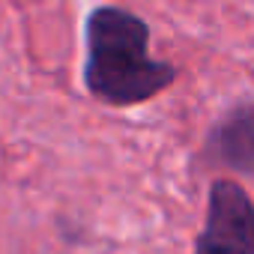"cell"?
<instances>
[{
	"label": "cell",
	"mask_w": 254,
	"mask_h": 254,
	"mask_svg": "<svg viewBox=\"0 0 254 254\" xmlns=\"http://www.w3.org/2000/svg\"><path fill=\"white\" fill-rule=\"evenodd\" d=\"M147 24L117 6H99L87 18L84 78L93 96L108 105H135L162 93L174 81V66L147 51Z\"/></svg>",
	"instance_id": "cell-1"
},
{
	"label": "cell",
	"mask_w": 254,
	"mask_h": 254,
	"mask_svg": "<svg viewBox=\"0 0 254 254\" xmlns=\"http://www.w3.org/2000/svg\"><path fill=\"white\" fill-rule=\"evenodd\" d=\"M197 254H254V206L236 183L218 180L212 186Z\"/></svg>",
	"instance_id": "cell-2"
},
{
	"label": "cell",
	"mask_w": 254,
	"mask_h": 254,
	"mask_svg": "<svg viewBox=\"0 0 254 254\" xmlns=\"http://www.w3.org/2000/svg\"><path fill=\"white\" fill-rule=\"evenodd\" d=\"M212 150L221 162L254 171V105L236 108L212 135Z\"/></svg>",
	"instance_id": "cell-3"
}]
</instances>
